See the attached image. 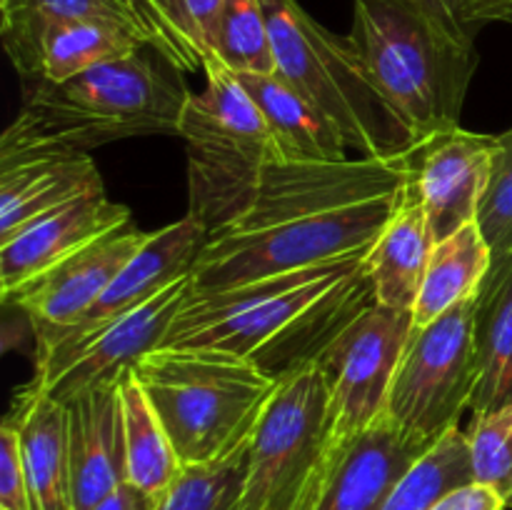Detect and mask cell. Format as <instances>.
Here are the masks:
<instances>
[{"label":"cell","instance_id":"obj_1","mask_svg":"<svg viewBox=\"0 0 512 510\" xmlns=\"http://www.w3.org/2000/svg\"><path fill=\"white\" fill-rule=\"evenodd\" d=\"M413 175V148L388 158L270 163L243 215L208 235L193 290L355 258L373 248Z\"/></svg>","mask_w":512,"mask_h":510},{"label":"cell","instance_id":"obj_2","mask_svg":"<svg viewBox=\"0 0 512 510\" xmlns=\"http://www.w3.org/2000/svg\"><path fill=\"white\" fill-rule=\"evenodd\" d=\"M365 255L195 293L163 348H213L255 360L283 378L313 360L355 313L373 303Z\"/></svg>","mask_w":512,"mask_h":510},{"label":"cell","instance_id":"obj_3","mask_svg":"<svg viewBox=\"0 0 512 510\" xmlns=\"http://www.w3.org/2000/svg\"><path fill=\"white\" fill-rule=\"evenodd\" d=\"M145 48L60 83L35 80L0 138V153H88L118 140L178 133L190 93L180 70L163 68L168 60L148 55Z\"/></svg>","mask_w":512,"mask_h":510},{"label":"cell","instance_id":"obj_4","mask_svg":"<svg viewBox=\"0 0 512 510\" xmlns=\"http://www.w3.org/2000/svg\"><path fill=\"white\" fill-rule=\"evenodd\" d=\"M348 38L410 143L458 128L478 50L445 38L408 0H355Z\"/></svg>","mask_w":512,"mask_h":510},{"label":"cell","instance_id":"obj_5","mask_svg":"<svg viewBox=\"0 0 512 510\" xmlns=\"http://www.w3.org/2000/svg\"><path fill=\"white\" fill-rule=\"evenodd\" d=\"M133 370L183 468L245 448L278 388L255 360L213 348H158Z\"/></svg>","mask_w":512,"mask_h":510},{"label":"cell","instance_id":"obj_6","mask_svg":"<svg viewBox=\"0 0 512 510\" xmlns=\"http://www.w3.org/2000/svg\"><path fill=\"white\" fill-rule=\"evenodd\" d=\"M205 88L190 93L178 123L188 148V215L208 235L243 215L265 168L280 163L265 118L238 75L210 60Z\"/></svg>","mask_w":512,"mask_h":510},{"label":"cell","instance_id":"obj_7","mask_svg":"<svg viewBox=\"0 0 512 510\" xmlns=\"http://www.w3.org/2000/svg\"><path fill=\"white\" fill-rule=\"evenodd\" d=\"M273 38L275 75L335 125L360 158L413 148L370 83L350 38L330 33L298 0H260Z\"/></svg>","mask_w":512,"mask_h":510},{"label":"cell","instance_id":"obj_8","mask_svg":"<svg viewBox=\"0 0 512 510\" xmlns=\"http://www.w3.org/2000/svg\"><path fill=\"white\" fill-rule=\"evenodd\" d=\"M340 448L318 360L278 380L248 445L238 510H318Z\"/></svg>","mask_w":512,"mask_h":510},{"label":"cell","instance_id":"obj_9","mask_svg":"<svg viewBox=\"0 0 512 510\" xmlns=\"http://www.w3.org/2000/svg\"><path fill=\"white\" fill-rule=\"evenodd\" d=\"M475 300L453 305L433 323L413 325L385 400L390 420L433 443L458 425L478 383Z\"/></svg>","mask_w":512,"mask_h":510},{"label":"cell","instance_id":"obj_10","mask_svg":"<svg viewBox=\"0 0 512 510\" xmlns=\"http://www.w3.org/2000/svg\"><path fill=\"white\" fill-rule=\"evenodd\" d=\"M193 290V278H183L130 313L100 325L88 335L63 340L35 353V388L60 403H70L100 388H113L163 340L175 315Z\"/></svg>","mask_w":512,"mask_h":510},{"label":"cell","instance_id":"obj_11","mask_svg":"<svg viewBox=\"0 0 512 510\" xmlns=\"http://www.w3.org/2000/svg\"><path fill=\"white\" fill-rule=\"evenodd\" d=\"M410 330V310H390L373 300L313 358L328 375L330 415L338 448H345L383 415Z\"/></svg>","mask_w":512,"mask_h":510},{"label":"cell","instance_id":"obj_12","mask_svg":"<svg viewBox=\"0 0 512 510\" xmlns=\"http://www.w3.org/2000/svg\"><path fill=\"white\" fill-rule=\"evenodd\" d=\"M498 135L458 128L413 145V185L420 195L435 243L478 223L488 190Z\"/></svg>","mask_w":512,"mask_h":510},{"label":"cell","instance_id":"obj_13","mask_svg":"<svg viewBox=\"0 0 512 510\" xmlns=\"http://www.w3.org/2000/svg\"><path fill=\"white\" fill-rule=\"evenodd\" d=\"M148 240L133 225L113 230L65 258L48 273L10 293L5 303L18 305L35 330V345L73 328L95 300L105 293L115 275Z\"/></svg>","mask_w":512,"mask_h":510},{"label":"cell","instance_id":"obj_14","mask_svg":"<svg viewBox=\"0 0 512 510\" xmlns=\"http://www.w3.org/2000/svg\"><path fill=\"white\" fill-rule=\"evenodd\" d=\"M205 243H208V230L193 215H185L178 223L148 233V240L120 268L113 283L95 300L93 308L73 328L35 345V353L55 343H63V340H75L80 335L93 333L100 325L130 313L138 305L153 300L155 295L163 293L173 283L188 278L193 273L195 263H198L200 253H203Z\"/></svg>","mask_w":512,"mask_h":510},{"label":"cell","instance_id":"obj_15","mask_svg":"<svg viewBox=\"0 0 512 510\" xmlns=\"http://www.w3.org/2000/svg\"><path fill=\"white\" fill-rule=\"evenodd\" d=\"M98 165L80 150L0 153V243L80 198L103 195Z\"/></svg>","mask_w":512,"mask_h":510},{"label":"cell","instance_id":"obj_16","mask_svg":"<svg viewBox=\"0 0 512 510\" xmlns=\"http://www.w3.org/2000/svg\"><path fill=\"white\" fill-rule=\"evenodd\" d=\"M130 225V210L103 195L80 198L33 220L0 243V293L3 300L63 263L93 240Z\"/></svg>","mask_w":512,"mask_h":510},{"label":"cell","instance_id":"obj_17","mask_svg":"<svg viewBox=\"0 0 512 510\" xmlns=\"http://www.w3.org/2000/svg\"><path fill=\"white\" fill-rule=\"evenodd\" d=\"M433 445L380 415L340 448L318 510H380L405 470Z\"/></svg>","mask_w":512,"mask_h":510},{"label":"cell","instance_id":"obj_18","mask_svg":"<svg viewBox=\"0 0 512 510\" xmlns=\"http://www.w3.org/2000/svg\"><path fill=\"white\" fill-rule=\"evenodd\" d=\"M118 385L93 390L83 398L65 403L73 510H93L125 483V440Z\"/></svg>","mask_w":512,"mask_h":510},{"label":"cell","instance_id":"obj_19","mask_svg":"<svg viewBox=\"0 0 512 510\" xmlns=\"http://www.w3.org/2000/svg\"><path fill=\"white\" fill-rule=\"evenodd\" d=\"M433 248L435 238L430 233L428 215L410 175L393 218L385 223L383 233L365 255L375 303L413 313Z\"/></svg>","mask_w":512,"mask_h":510},{"label":"cell","instance_id":"obj_20","mask_svg":"<svg viewBox=\"0 0 512 510\" xmlns=\"http://www.w3.org/2000/svg\"><path fill=\"white\" fill-rule=\"evenodd\" d=\"M8 420L20 433L35 510H73L65 403L28 385L15 398Z\"/></svg>","mask_w":512,"mask_h":510},{"label":"cell","instance_id":"obj_21","mask_svg":"<svg viewBox=\"0 0 512 510\" xmlns=\"http://www.w3.org/2000/svg\"><path fill=\"white\" fill-rule=\"evenodd\" d=\"M238 80L265 118L280 163L348 160V143L343 135L285 80L278 75H238Z\"/></svg>","mask_w":512,"mask_h":510},{"label":"cell","instance_id":"obj_22","mask_svg":"<svg viewBox=\"0 0 512 510\" xmlns=\"http://www.w3.org/2000/svg\"><path fill=\"white\" fill-rule=\"evenodd\" d=\"M475 355L478 383L470 410L493 413L512 403V253L493 260L475 300Z\"/></svg>","mask_w":512,"mask_h":510},{"label":"cell","instance_id":"obj_23","mask_svg":"<svg viewBox=\"0 0 512 510\" xmlns=\"http://www.w3.org/2000/svg\"><path fill=\"white\" fill-rule=\"evenodd\" d=\"M493 268V250L480 223L455 230L438 240L413 308V325H428L463 300L478 298Z\"/></svg>","mask_w":512,"mask_h":510},{"label":"cell","instance_id":"obj_24","mask_svg":"<svg viewBox=\"0 0 512 510\" xmlns=\"http://www.w3.org/2000/svg\"><path fill=\"white\" fill-rule=\"evenodd\" d=\"M125 440V483L158 500L183 470L170 435L135 370L118 385Z\"/></svg>","mask_w":512,"mask_h":510},{"label":"cell","instance_id":"obj_25","mask_svg":"<svg viewBox=\"0 0 512 510\" xmlns=\"http://www.w3.org/2000/svg\"><path fill=\"white\" fill-rule=\"evenodd\" d=\"M73 20H103L138 30L145 40L143 25L130 0H20L18 8L0 18V35L10 63L23 78H38L40 40L50 25Z\"/></svg>","mask_w":512,"mask_h":510},{"label":"cell","instance_id":"obj_26","mask_svg":"<svg viewBox=\"0 0 512 510\" xmlns=\"http://www.w3.org/2000/svg\"><path fill=\"white\" fill-rule=\"evenodd\" d=\"M148 45L180 73L205 70L223 0H130Z\"/></svg>","mask_w":512,"mask_h":510},{"label":"cell","instance_id":"obj_27","mask_svg":"<svg viewBox=\"0 0 512 510\" xmlns=\"http://www.w3.org/2000/svg\"><path fill=\"white\" fill-rule=\"evenodd\" d=\"M148 40L125 25L103 20H73L50 25L40 40L38 78L60 83L90 68L120 60L145 48Z\"/></svg>","mask_w":512,"mask_h":510},{"label":"cell","instance_id":"obj_28","mask_svg":"<svg viewBox=\"0 0 512 510\" xmlns=\"http://www.w3.org/2000/svg\"><path fill=\"white\" fill-rule=\"evenodd\" d=\"M473 480L468 435L455 425L405 470L380 510H430L450 490Z\"/></svg>","mask_w":512,"mask_h":510},{"label":"cell","instance_id":"obj_29","mask_svg":"<svg viewBox=\"0 0 512 510\" xmlns=\"http://www.w3.org/2000/svg\"><path fill=\"white\" fill-rule=\"evenodd\" d=\"M213 60L238 75H275L273 38L260 0H223L213 33Z\"/></svg>","mask_w":512,"mask_h":510},{"label":"cell","instance_id":"obj_30","mask_svg":"<svg viewBox=\"0 0 512 510\" xmlns=\"http://www.w3.org/2000/svg\"><path fill=\"white\" fill-rule=\"evenodd\" d=\"M248 445L215 463L180 470L173 485L155 500L153 510H238Z\"/></svg>","mask_w":512,"mask_h":510},{"label":"cell","instance_id":"obj_31","mask_svg":"<svg viewBox=\"0 0 512 510\" xmlns=\"http://www.w3.org/2000/svg\"><path fill=\"white\" fill-rule=\"evenodd\" d=\"M473 460V478L498 490L512 508V403L493 413L473 415L465 430Z\"/></svg>","mask_w":512,"mask_h":510},{"label":"cell","instance_id":"obj_32","mask_svg":"<svg viewBox=\"0 0 512 510\" xmlns=\"http://www.w3.org/2000/svg\"><path fill=\"white\" fill-rule=\"evenodd\" d=\"M478 223L493 250V260L508 258L512 253V128L498 135Z\"/></svg>","mask_w":512,"mask_h":510},{"label":"cell","instance_id":"obj_33","mask_svg":"<svg viewBox=\"0 0 512 510\" xmlns=\"http://www.w3.org/2000/svg\"><path fill=\"white\" fill-rule=\"evenodd\" d=\"M0 510H35L20 433L8 418L0 428Z\"/></svg>","mask_w":512,"mask_h":510},{"label":"cell","instance_id":"obj_34","mask_svg":"<svg viewBox=\"0 0 512 510\" xmlns=\"http://www.w3.org/2000/svg\"><path fill=\"white\" fill-rule=\"evenodd\" d=\"M408 3L418 8L455 45L465 50H478L475 35L480 28L470 18L468 0H408Z\"/></svg>","mask_w":512,"mask_h":510},{"label":"cell","instance_id":"obj_35","mask_svg":"<svg viewBox=\"0 0 512 510\" xmlns=\"http://www.w3.org/2000/svg\"><path fill=\"white\" fill-rule=\"evenodd\" d=\"M508 508H510L508 500H505L498 490L473 480V483L450 490V493L445 495L443 500H438L430 510H508Z\"/></svg>","mask_w":512,"mask_h":510},{"label":"cell","instance_id":"obj_36","mask_svg":"<svg viewBox=\"0 0 512 510\" xmlns=\"http://www.w3.org/2000/svg\"><path fill=\"white\" fill-rule=\"evenodd\" d=\"M153 505L155 498L140 493V490L133 488L130 483H123L115 493H110L103 503L95 505L93 510H153Z\"/></svg>","mask_w":512,"mask_h":510},{"label":"cell","instance_id":"obj_37","mask_svg":"<svg viewBox=\"0 0 512 510\" xmlns=\"http://www.w3.org/2000/svg\"><path fill=\"white\" fill-rule=\"evenodd\" d=\"M468 5L478 28L488 23H512V0H468Z\"/></svg>","mask_w":512,"mask_h":510},{"label":"cell","instance_id":"obj_38","mask_svg":"<svg viewBox=\"0 0 512 510\" xmlns=\"http://www.w3.org/2000/svg\"><path fill=\"white\" fill-rule=\"evenodd\" d=\"M20 0H0V18H5V15L13 13L15 8H18Z\"/></svg>","mask_w":512,"mask_h":510}]
</instances>
